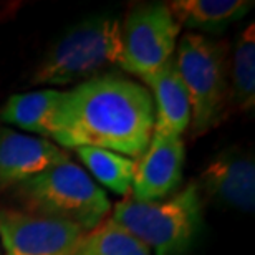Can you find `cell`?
<instances>
[{
  "instance_id": "7c38bea8",
  "label": "cell",
  "mask_w": 255,
  "mask_h": 255,
  "mask_svg": "<svg viewBox=\"0 0 255 255\" xmlns=\"http://www.w3.org/2000/svg\"><path fill=\"white\" fill-rule=\"evenodd\" d=\"M63 98L65 91L53 88L12 95L0 108V120L35 132L43 139H53L58 129Z\"/></svg>"
},
{
  "instance_id": "5b68a950",
  "label": "cell",
  "mask_w": 255,
  "mask_h": 255,
  "mask_svg": "<svg viewBox=\"0 0 255 255\" xmlns=\"http://www.w3.org/2000/svg\"><path fill=\"white\" fill-rule=\"evenodd\" d=\"M120 20L86 18L60 37L32 73V85L63 86L95 78L103 70L120 65Z\"/></svg>"
},
{
  "instance_id": "2e32d148",
  "label": "cell",
  "mask_w": 255,
  "mask_h": 255,
  "mask_svg": "<svg viewBox=\"0 0 255 255\" xmlns=\"http://www.w3.org/2000/svg\"><path fill=\"white\" fill-rule=\"evenodd\" d=\"M71 255H152L149 247L113 219L85 232Z\"/></svg>"
},
{
  "instance_id": "3957f363",
  "label": "cell",
  "mask_w": 255,
  "mask_h": 255,
  "mask_svg": "<svg viewBox=\"0 0 255 255\" xmlns=\"http://www.w3.org/2000/svg\"><path fill=\"white\" fill-rule=\"evenodd\" d=\"M204 199L197 181L154 202L128 196L115 206L113 221L149 247L154 255H187L202 224Z\"/></svg>"
},
{
  "instance_id": "277c9868",
  "label": "cell",
  "mask_w": 255,
  "mask_h": 255,
  "mask_svg": "<svg viewBox=\"0 0 255 255\" xmlns=\"http://www.w3.org/2000/svg\"><path fill=\"white\" fill-rule=\"evenodd\" d=\"M174 62L191 105V136L199 137L222 123L231 103V48L227 42L199 33L182 35Z\"/></svg>"
},
{
  "instance_id": "5bb4252c",
  "label": "cell",
  "mask_w": 255,
  "mask_h": 255,
  "mask_svg": "<svg viewBox=\"0 0 255 255\" xmlns=\"http://www.w3.org/2000/svg\"><path fill=\"white\" fill-rule=\"evenodd\" d=\"M76 156L100 184L118 196L131 194L136 159L100 147H76Z\"/></svg>"
},
{
  "instance_id": "9c48e42d",
  "label": "cell",
  "mask_w": 255,
  "mask_h": 255,
  "mask_svg": "<svg viewBox=\"0 0 255 255\" xmlns=\"http://www.w3.org/2000/svg\"><path fill=\"white\" fill-rule=\"evenodd\" d=\"M202 196L241 212L255 209V162L249 151L231 147L214 156L197 181Z\"/></svg>"
},
{
  "instance_id": "6da1fadb",
  "label": "cell",
  "mask_w": 255,
  "mask_h": 255,
  "mask_svg": "<svg viewBox=\"0 0 255 255\" xmlns=\"http://www.w3.org/2000/svg\"><path fill=\"white\" fill-rule=\"evenodd\" d=\"M154 131L146 86L121 75H98L65 91L53 141L60 147H100L137 159Z\"/></svg>"
},
{
  "instance_id": "8fae6325",
  "label": "cell",
  "mask_w": 255,
  "mask_h": 255,
  "mask_svg": "<svg viewBox=\"0 0 255 255\" xmlns=\"http://www.w3.org/2000/svg\"><path fill=\"white\" fill-rule=\"evenodd\" d=\"M154 103V131L157 134L177 136L191 125V105L174 62V55L149 75L141 76Z\"/></svg>"
},
{
  "instance_id": "52a82bcc",
  "label": "cell",
  "mask_w": 255,
  "mask_h": 255,
  "mask_svg": "<svg viewBox=\"0 0 255 255\" xmlns=\"http://www.w3.org/2000/svg\"><path fill=\"white\" fill-rule=\"evenodd\" d=\"M85 231L60 219L22 209H0V246L3 255H71Z\"/></svg>"
},
{
  "instance_id": "4fadbf2b",
  "label": "cell",
  "mask_w": 255,
  "mask_h": 255,
  "mask_svg": "<svg viewBox=\"0 0 255 255\" xmlns=\"http://www.w3.org/2000/svg\"><path fill=\"white\" fill-rule=\"evenodd\" d=\"M254 5L249 0H172L167 8L181 27L216 32L247 15Z\"/></svg>"
},
{
  "instance_id": "9a60e30c",
  "label": "cell",
  "mask_w": 255,
  "mask_h": 255,
  "mask_svg": "<svg viewBox=\"0 0 255 255\" xmlns=\"http://www.w3.org/2000/svg\"><path fill=\"white\" fill-rule=\"evenodd\" d=\"M231 101L242 111L255 106V23H249L236 40L231 57Z\"/></svg>"
},
{
  "instance_id": "30bf717a",
  "label": "cell",
  "mask_w": 255,
  "mask_h": 255,
  "mask_svg": "<svg viewBox=\"0 0 255 255\" xmlns=\"http://www.w3.org/2000/svg\"><path fill=\"white\" fill-rule=\"evenodd\" d=\"M66 161H70V154L55 142L0 128V191L13 189L20 182Z\"/></svg>"
},
{
  "instance_id": "8992f818",
  "label": "cell",
  "mask_w": 255,
  "mask_h": 255,
  "mask_svg": "<svg viewBox=\"0 0 255 255\" xmlns=\"http://www.w3.org/2000/svg\"><path fill=\"white\" fill-rule=\"evenodd\" d=\"M181 25L167 3H139L120 22V68L136 76L149 75L174 55Z\"/></svg>"
},
{
  "instance_id": "7a4b0ae2",
  "label": "cell",
  "mask_w": 255,
  "mask_h": 255,
  "mask_svg": "<svg viewBox=\"0 0 255 255\" xmlns=\"http://www.w3.org/2000/svg\"><path fill=\"white\" fill-rule=\"evenodd\" d=\"M22 211L93 231L111 211L106 192L75 162L55 164L13 187Z\"/></svg>"
},
{
  "instance_id": "ba28073f",
  "label": "cell",
  "mask_w": 255,
  "mask_h": 255,
  "mask_svg": "<svg viewBox=\"0 0 255 255\" xmlns=\"http://www.w3.org/2000/svg\"><path fill=\"white\" fill-rule=\"evenodd\" d=\"M186 162L184 141L177 136L152 132L149 146L136 159L129 196L141 202H154L179 191Z\"/></svg>"
}]
</instances>
